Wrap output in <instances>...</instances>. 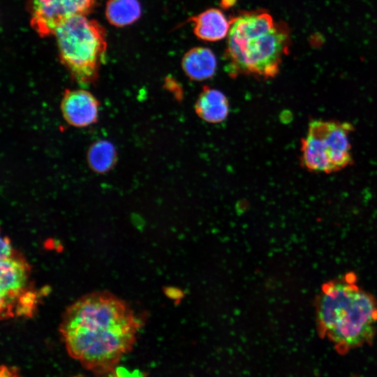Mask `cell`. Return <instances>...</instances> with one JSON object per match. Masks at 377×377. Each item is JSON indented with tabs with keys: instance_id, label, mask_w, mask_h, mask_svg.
Listing matches in <instances>:
<instances>
[{
	"instance_id": "obj_1",
	"label": "cell",
	"mask_w": 377,
	"mask_h": 377,
	"mask_svg": "<svg viewBox=\"0 0 377 377\" xmlns=\"http://www.w3.org/2000/svg\"><path fill=\"white\" fill-rule=\"evenodd\" d=\"M140 323L128 305L106 291L85 295L62 316L59 332L70 356L101 376L131 349Z\"/></svg>"
},
{
	"instance_id": "obj_2",
	"label": "cell",
	"mask_w": 377,
	"mask_h": 377,
	"mask_svg": "<svg viewBox=\"0 0 377 377\" xmlns=\"http://www.w3.org/2000/svg\"><path fill=\"white\" fill-rule=\"evenodd\" d=\"M230 22L224 52L228 75L274 77L289 50L290 31L286 24L276 22L263 9L240 12Z\"/></svg>"
},
{
	"instance_id": "obj_3",
	"label": "cell",
	"mask_w": 377,
	"mask_h": 377,
	"mask_svg": "<svg viewBox=\"0 0 377 377\" xmlns=\"http://www.w3.org/2000/svg\"><path fill=\"white\" fill-rule=\"evenodd\" d=\"M314 306L320 335L341 352L373 340L377 330V301L357 284L354 273L325 283Z\"/></svg>"
},
{
	"instance_id": "obj_4",
	"label": "cell",
	"mask_w": 377,
	"mask_h": 377,
	"mask_svg": "<svg viewBox=\"0 0 377 377\" xmlns=\"http://www.w3.org/2000/svg\"><path fill=\"white\" fill-rule=\"evenodd\" d=\"M54 35L61 61L73 78L82 85L94 83L106 52L104 29L80 15L61 23Z\"/></svg>"
},
{
	"instance_id": "obj_5",
	"label": "cell",
	"mask_w": 377,
	"mask_h": 377,
	"mask_svg": "<svg viewBox=\"0 0 377 377\" xmlns=\"http://www.w3.org/2000/svg\"><path fill=\"white\" fill-rule=\"evenodd\" d=\"M30 267L27 260L12 246L6 237L1 239V316L9 318L31 316L36 303V295L29 286Z\"/></svg>"
},
{
	"instance_id": "obj_6",
	"label": "cell",
	"mask_w": 377,
	"mask_h": 377,
	"mask_svg": "<svg viewBox=\"0 0 377 377\" xmlns=\"http://www.w3.org/2000/svg\"><path fill=\"white\" fill-rule=\"evenodd\" d=\"M94 0H32L31 24L41 36L54 34L68 19L86 15Z\"/></svg>"
},
{
	"instance_id": "obj_7",
	"label": "cell",
	"mask_w": 377,
	"mask_h": 377,
	"mask_svg": "<svg viewBox=\"0 0 377 377\" xmlns=\"http://www.w3.org/2000/svg\"><path fill=\"white\" fill-rule=\"evenodd\" d=\"M323 137L331 161L337 171L352 163L350 134L353 126L348 122L316 119L310 122Z\"/></svg>"
},
{
	"instance_id": "obj_8",
	"label": "cell",
	"mask_w": 377,
	"mask_h": 377,
	"mask_svg": "<svg viewBox=\"0 0 377 377\" xmlns=\"http://www.w3.org/2000/svg\"><path fill=\"white\" fill-rule=\"evenodd\" d=\"M98 101L85 89H67L64 92L61 109L64 119L75 127H85L98 118Z\"/></svg>"
},
{
	"instance_id": "obj_9",
	"label": "cell",
	"mask_w": 377,
	"mask_h": 377,
	"mask_svg": "<svg viewBox=\"0 0 377 377\" xmlns=\"http://www.w3.org/2000/svg\"><path fill=\"white\" fill-rule=\"evenodd\" d=\"M301 162L304 168L311 172H336L323 137L310 124L306 136L301 140Z\"/></svg>"
},
{
	"instance_id": "obj_10",
	"label": "cell",
	"mask_w": 377,
	"mask_h": 377,
	"mask_svg": "<svg viewBox=\"0 0 377 377\" xmlns=\"http://www.w3.org/2000/svg\"><path fill=\"white\" fill-rule=\"evenodd\" d=\"M196 114L203 121L217 124L223 121L230 111L227 96L220 90L204 86L194 105Z\"/></svg>"
},
{
	"instance_id": "obj_11",
	"label": "cell",
	"mask_w": 377,
	"mask_h": 377,
	"mask_svg": "<svg viewBox=\"0 0 377 377\" xmlns=\"http://www.w3.org/2000/svg\"><path fill=\"white\" fill-rule=\"evenodd\" d=\"M193 33L200 39L214 42L224 38L229 32L230 22L218 8H209L192 17Z\"/></svg>"
},
{
	"instance_id": "obj_12",
	"label": "cell",
	"mask_w": 377,
	"mask_h": 377,
	"mask_svg": "<svg viewBox=\"0 0 377 377\" xmlns=\"http://www.w3.org/2000/svg\"><path fill=\"white\" fill-rule=\"evenodd\" d=\"M181 64L185 75L190 80L204 81L214 75L217 60L209 48L195 47L184 54Z\"/></svg>"
},
{
	"instance_id": "obj_13",
	"label": "cell",
	"mask_w": 377,
	"mask_h": 377,
	"mask_svg": "<svg viewBox=\"0 0 377 377\" xmlns=\"http://www.w3.org/2000/svg\"><path fill=\"white\" fill-rule=\"evenodd\" d=\"M140 14L141 8L138 0H109L106 5V17L116 27H124L135 22Z\"/></svg>"
},
{
	"instance_id": "obj_14",
	"label": "cell",
	"mask_w": 377,
	"mask_h": 377,
	"mask_svg": "<svg viewBox=\"0 0 377 377\" xmlns=\"http://www.w3.org/2000/svg\"><path fill=\"white\" fill-rule=\"evenodd\" d=\"M89 168L96 173L108 172L117 161V151L109 141L99 140L94 142L87 152Z\"/></svg>"
},
{
	"instance_id": "obj_15",
	"label": "cell",
	"mask_w": 377,
	"mask_h": 377,
	"mask_svg": "<svg viewBox=\"0 0 377 377\" xmlns=\"http://www.w3.org/2000/svg\"><path fill=\"white\" fill-rule=\"evenodd\" d=\"M15 374H17V369L15 368H10L5 365H1L0 377H13Z\"/></svg>"
},
{
	"instance_id": "obj_16",
	"label": "cell",
	"mask_w": 377,
	"mask_h": 377,
	"mask_svg": "<svg viewBox=\"0 0 377 377\" xmlns=\"http://www.w3.org/2000/svg\"><path fill=\"white\" fill-rule=\"evenodd\" d=\"M114 372L118 377H133L132 372H130L126 368L122 366L116 367Z\"/></svg>"
},
{
	"instance_id": "obj_17",
	"label": "cell",
	"mask_w": 377,
	"mask_h": 377,
	"mask_svg": "<svg viewBox=\"0 0 377 377\" xmlns=\"http://www.w3.org/2000/svg\"><path fill=\"white\" fill-rule=\"evenodd\" d=\"M237 0H221L220 5L223 8L228 9L235 5Z\"/></svg>"
},
{
	"instance_id": "obj_18",
	"label": "cell",
	"mask_w": 377,
	"mask_h": 377,
	"mask_svg": "<svg viewBox=\"0 0 377 377\" xmlns=\"http://www.w3.org/2000/svg\"><path fill=\"white\" fill-rule=\"evenodd\" d=\"M133 377H143L144 374L139 370L135 369L133 372Z\"/></svg>"
}]
</instances>
